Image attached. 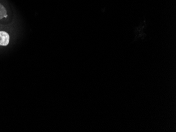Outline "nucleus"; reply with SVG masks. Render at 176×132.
Listing matches in <instances>:
<instances>
[{
    "instance_id": "f257e3e1",
    "label": "nucleus",
    "mask_w": 176,
    "mask_h": 132,
    "mask_svg": "<svg viewBox=\"0 0 176 132\" xmlns=\"http://www.w3.org/2000/svg\"><path fill=\"white\" fill-rule=\"evenodd\" d=\"M10 42V35L6 32L0 31V46H7Z\"/></svg>"
},
{
    "instance_id": "f03ea898",
    "label": "nucleus",
    "mask_w": 176,
    "mask_h": 132,
    "mask_svg": "<svg viewBox=\"0 0 176 132\" xmlns=\"http://www.w3.org/2000/svg\"><path fill=\"white\" fill-rule=\"evenodd\" d=\"M7 12L4 6L0 3V20L7 18Z\"/></svg>"
}]
</instances>
